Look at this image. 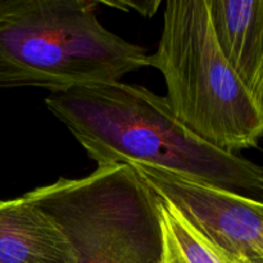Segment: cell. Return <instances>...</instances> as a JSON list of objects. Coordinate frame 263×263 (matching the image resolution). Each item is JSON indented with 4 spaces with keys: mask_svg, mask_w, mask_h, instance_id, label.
<instances>
[{
    "mask_svg": "<svg viewBox=\"0 0 263 263\" xmlns=\"http://www.w3.org/2000/svg\"><path fill=\"white\" fill-rule=\"evenodd\" d=\"M45 103L98 167H157L230 192L263 190L262 167L195 136L175 117L166 97L140 85L76 87Z\"/></svg>",
    "mask_w": 263,
    "mask_h": 263,
    "instance_id": "1",
    "label": "cell"
},
{
    "mask_svg": "<svg viewBox=\"0 0 263 263\" xmlns=\"http://www.w3.org/2000/svg\"><path fill=\"white\" fill-rule=\"evenodd\" d=\"M90 0H0V89L51 94L121 81L149 67L145 49L110 32Z\"/></svg>",
    "mask_w": 263,
    "mask_h": 263,
    "instance_id": "2",
    "label": "cell"
},
{
    "mask_svg": "<svg viewBox=\"0 0 263 263\" xmlns=\"http://www.w3.org/2000/svg\"><path fill=\"white\" fill-rule=\"evenodd\" d=\"M149 67L163 74L175 117L205 143L236 154L263 138V105L223 57L208 0H170Z\"/></svg>",
    "mask_w": 263,
    "mask_h": 263,
    "instance_id": "3",
    "label": "cell"
},
{
    "mask_svg": "<svg viewBox=\"0 0 263 263\" xmlns=\"http://www.w3.org/2000/svg\"><path fill=\"white\" fill-rule=\"evenodd\" d=\"M23 197L61 229L76 263L163 262L159 199L134 167H98Z\"/></svg>",
    "mask_w": 263,
    "mask_h": 263,
    "instance_id": "4",
    "label": "cell"
},
{
    "mask_svg": "<svg viewBox=\"0 0 263 263\" xmlns=\"http://www.w3.org/2000/svg\"><path fill=\"white\" fill-rule=\"evenodd\" d=\"M210 243L234 257L263 258V203L157 167L131 166Z\"/></svg>",
    "mask_w": 263,
    "mask_h": 263,
    "instance_id": "5",
    "label": "cell"
},
{
    "mask_svg": "<svg viewBox=\"0 0 263 263\" xmlns=\"http://www.w3.org/2000/svg\"><path fill=\"white\" fill-rule=\"evenodd\" d=\"M223 57L263 105V0H208Z\"/></svg>",
    "mask_w": 263,
    "mask_h": 263,
    "instance_id": "6",
    "label": "cell"
},
{
    "mask_svg": "<svg viewBox=\"0 0 263 263\" xmlns=\"http://www.w3.org/2000/svg\"><path fill=\"white\" fill-rule=\"evenodd\" d=\"M0 263H76L68 240L25 197L0 202Z\"/></svg>",
    "mask_w": 263,
    "mask_h": 263,
    "instance_id": "7",
    "label": "cell"
},
{
    "mask_svg": "<svg viewBox=\"0 0 263 263\" xmlns=\"http://www.w3.org/2000/svg\"><path fill=\"white\" fill-rule=\"evenodd\" d=\"M159 199V211L164 230L162 263H243L218 249L198 233L171 204Z\"/></svg>",
    "mask_w": 263,
    "mask_h": 263,
    "instance_id": "8",
    "label": "cell"
},
{
    "mask_svg": "<svg viewBox=\"0 0 263 263\" xmlns=\"http://www.w3.org/2000/svg\"><path fill=\"white\" fill-rule=\"evenodd\" d=\"M98 5L104 4L108 7L117 8L121 10H135L139 14H143L144 17H152L156 14L158 8L162 3L159 0H140V2H130V0H102L97 2Z\"/></svg>",
    "mask_w": 263,
    "mask_h": 263,
    "instance_id": "9",
    "label": "cell"
},
{
    "mask_svg": "<svg viewBox=\"0 0 263 263\" xmlns=\"http://www.w3.org/2000/svg\"><path fill=\"white\" fill-rule=\"evenodd\" d=\"M241 261H243V263H263V258H259V257H252V258H243V257H241Z\"/></svg>",
    "mask_w": 263,
    "mask_h": 263,
    "instance_id": "10",
    "label": "cell"
}]
</instances>
